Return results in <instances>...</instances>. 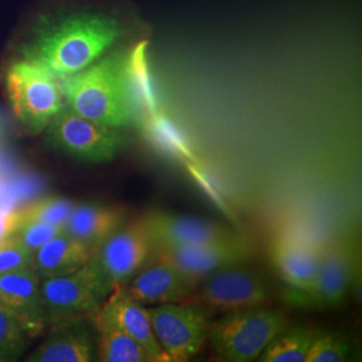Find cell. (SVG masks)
I'll list each match as a JSON object with an SVG mask.
<instances>
[{
	"label": "cell",
	"instance_id": "13",
	"mask_svg": "<svg viewBox=\"0 0 362 362\" xmlns=\"http://www.w3.org/2000/svg\"><path fill=\"white\" fill-rule=\"evenodd\" d=\"M0 308L37 337L49 326L40 294V278L34 269L0 274Z\"/></svg>",
	"mask_w": 362,
	"mask_h": 362
},
{
	"label": "cell",
	"instance_id": "17",
	"mask_svg": "<svg viewBox=\"0 0 362 362\" xmlns=\"http://www.w3.org/2000/svg\"><path fill=\"white\" fill-rule=\"evenodd\" d=\"M322 251L306 239L282 233L270 245V259L288 287L303 288L310 285L318 272Z\"/></svg>",
	"mask_w": 362,
	"mask_h": 362
},
{
	"label": "cell",
	"instance_id": "12",
	"mask_svg": "<svg viewBox=\"0 0 362 362\" xmlns=\"http://www.w3.org/2000/svg\"><path fill=\"white\" fill-rule=\"evenodd\" d=\"M91 320L93 322L112 325L134 338L149 354L152 362H167L156 338L148 308L130 297L125 285L117 286Z\"/></svg>",
	"mask_w": 362,
	"mask_h": 362
},
{
	"label": "cell",
	"instance_id": "20",
	"mask_svg": "<svg viewBox=\"0 0 362 362\" xmlns=\"http://www.w3.org/2000/svg\"><path fill=\"white\" fill-rule=\"evenodd\" d=\"M97 330V360L101 362H152L149 354L132 337L115 326L93 322Z\"/></svg>",
	"mask_w": 362,
	"mask_h": 362
},
{
	"label": "cell",
	"instance_id": "5",
	"mask_svg": "<svg viewBox=\"0 0 362 362\" xmlns=\"http://www.w3.org/2000/svg\"><path fill=\"white\" fill-rule=\"evenodd\" d=\"M113 288L89 259L76 272L40 279V294L47 325L93 318Z\"/></svg>",
	"mask_w": 362,
	"mask_h": 362
},
{
	"label": "cell",
	"instance_id": "10",
	"mask_svg": "<svg viewBox=\"0 0 362 362\" xmlns=\"http://www.w3.org/2000/svg\"><path fill=\"white\" fill-rule=\"evenodd\" d=\"M153 251L143 218L119 227L93 250L91 259L115 290L143 269Z\"/></svg>",
	"mask_w": 362,
	"mask_h": 362
},
{
	"label": "cell",
	"instance_id": "25",
	"mask_svg": "<svg viewBox=\"0 0 362 362\" xmlns=\"http://www.w3.org/2000/svg\"><path fill=\"white\" fill-rule=\"evenodd\" d=\"M33 259L34 254L15 233L0 242V274L33 269Z\"/></svg>",
	"mask_w": 362,
	"mask_h": 362
},
{
	"label": "cell",
	"instance_id": "26",
	"mask_svg": "<svg viewBox=\"0 0 362 362\" xmlns=\"http://www.w3.org/2000/svg\"><path fill=\"white\" fill-rule=\"evenodd\" d=\"M64 233L62 226H54L40 221H25L18 223L13 233L34 254L39 247L43 246L57 235Z\"/></svg>",
	"mask_w": 362,
	"mask_h": 362
},
{
	"label": "cell",
	"instance_id": "9",
	"mask_svg": "<svg viewBox=\"0 0 362 362\" xmlns=\"http://www.w3.org/2000/svg\"><path fill=\"white\" fill-rule=\"evenodd\" d=\"M356 270L354 250L345 239L324 248L322 258L310 285L288 287L286 299L298 308L332 309L348 296Z\"/></svg>",
	"mask_w": 362,
	"mask_h": 362
},
{
	"label": "cell",
	"instance_id": "15",
	"mask_svg": "<svg viewBox=\"0 0 362 362\" xmlns=\"http://www.w3.org/2000/svg\"><path fill=\"white\" fill-rule=\"evenodd\" d=\"M97 330L91 318L52 325L46 339L25 361L90 362L97 360Z\"/></svg>",
	"mask_w": 362,
	"mask_h": 362
},
{
	"label": "cell",
	"instance_id": "8",
	"mask_svg": "<svg viewBox=\"0 0 362 362\" xmlns=\"http://www.w3.org/2000/svg\"><path fill=\"white\" fill-rule=\"evenodd\" d=\"M269 300L270 290L266 282L238 264L211 272L184 302L202 306L214 314L260 308Z\"/></svg>",
	"mask_w": 362,
	"mask_h": 362
},
{
	"label": "cell",
	"instance_id": "21",
	"mask_svg": "<svg viewBox=\"0 0 362 362\" xmlns=\"http://www.w3.org/2000/svg\"><path fill=\"white\" fill-rule=\"evenodd\" d=\"M315 330L286 327L272 338L259 356L262 362H305Z\"/></svg>",
	"mask_w": 362,
	"mask_h": 362
},
{
	"label": "cell",
	"instance_id": "18",
	"mask_svg": "<svg viewBox=\"0 0 362 362\" xmlns=\"http://www.w3.org/2000/svg\"><path fill=\"white\" fill-rule=\"evenodd\" d=\"M124 220L125 211L122 208L77 204L64 224V233L94 250L118 230Z\"/></svg>",
	"mask_w": 362,
	"mask_h": 362
},
{
	"label": "cell",
	"instance_id": "3",
	"mask_svg": "<svg viewBox=\"0 0 362 362\" xmlns=\"http://www.w3.org/2000/svg\"><path fill=\"white\" fill-rule=\"evenodd\" d=\"M287 324L284 311L263 306L227 311L211 322L208 339L219 361H255Z\"/></svg>",
	"mask_w": 362,
	"mask_h": 362
},
{
	"label": "cell",
	"instance_id": "24",
	"mask_svg": "<svg viewBox=\"0 0 362 362\" xmlns=\"http://www.w3.org/2000/svg\"><path fill=\"white\" fill-rule=\"evenodd\" d=\"M350 354V345L342 337L315 332L305 362L346 361Z\"/></svg>",
	"mask_w": 362,
	"mask_h": 362
},
{
	"label": "cell",
	"instance_id": "14",
	"mask_svg": "<svg viewBox=\"0 0 362 362\" xmlns=\"http://www.w3.org/2000/svg\"><path fill=\"white\" fill-rule=\"evenodd\" d=\"M155 248L188 247L223 242L235 238L219 224L208 220L173 215L167 212H151L143 218Z\"/></svg>",
	"mask_w": 362,
	"mask_h": 362
},
{
	"label": "cell",
	"instance_id": "22",
	"mask_svg": "<svg viewBox=\"0 0 362 362\" xmlns=\"http://www.w3.org/2000/svg\"><path fill=\"white\" fill-rule=\"evenodd\" d=\"M77 204L65 197L47 196L35 200L23 208L15 209L16 224L25 221H40L54 226H62L69 219L71 211Z\"/></svg>",
	"mask_w": 362,
	"mask_h": 362
},
{
	"label": "cell",
	"instance_id": "4",
	"mask_svg": "<svg viewBox=\"0 0 362 362\" xmlns=\"http://www.w3.org/2000/svg\"><path fill=\"white\" fill-rule=\"evenodd\" d=\"M4 88L13 115L33 133L46 129L65 106L59 78L22 58L6 69Z\"/></svg>",
	"mask_w": 362,
	"mask_h": 362
},
{
	"label": "cell",
	"instance_id": "27",
	"mask_svg": "<svg viewBox=\"0 0 362 362\" xmlns=\"http://www.w3.org/2000/svg\"><path fill=\"white\" fill-rule=\"evenodd\" d=\"M16 227V212L15 209L0 211V242L13 233Z\"/></svg>",
	"mask_w": 362,
	"mask_h": 362
},
{
	"label": "cell",
	"instance_id": "16",
	"mask_svg": "<svg viewBox=\"0 0 362 362\" xmlns=\"http://www.w3.org/2000/svg\"><path fill=\"white\" fill-rule=\"evenodd\" d=\"M196 286L180 272L161 262H153L125 284L130 297L144 306L184 302Z\"/></svg>",
	"mask_w": 362,
	"mask_h": 362
},
{
	"label": "cell",
	"instance_id": "11",
	"mask_svg": "<svg viewBox=\"0 0 362 362\" xmlns=\"http://www.w3.org/2000/svg\"><path fill=\"white\" fill-rule=\"evenodd\" d=\"M248 252L250 247L246 242L235 236L228 240L199 246L155 248L149 259L169 264L197 286L211 272L242 264Z\"/></svg>",
	"mask_w": 362,
	"mask_h": 362
},
{
	"label": "cell",
	"instance_id": "23",
	"mask_svg": "<svg viewBox=\"0 0 362 362\" xmlns=\"http://www.w3.org/2000/svg\"><path fill=\"white\" fill-rule=\"evenodd\" d=\"M31 337L0 308V362L16 361L26 351Z\"/></svg>",
	"mask_w": 362,
	"mask_h": 362
},
{
	"label": "cell",
	"instance_id": "7",
	"mask_svg": "<svg viewBox=\"0 0 362 362\" xmlns=\"http://www.w3.org/2000/svg\"><path fill=\"white\" fill-rule=\"evenodd\" d=\"M146 308L167 362L189 361L203 349L212 322L211 311L185 302Z\"/></svg>",
	"mask_w": 362,
	"mask_h": 362
},
{
	"label": "cell",
	"instance_id": "6",
	"mask_svg": "<svg viewBox=\"0 0 362 362\" xmlns=\"http://www.w3.org/2000/svg\"><path fill=\"white\" fill-rule=\"evenodd\" d=\"M45 132L47 143L55 149L97 164L112 161L125 143L119 128L79 116L66 105Z\"/></svg>",
	"mask_w": 362,
	"mask_h": 362
},
{
	"label": "cell",
	"instance_id": "2",
	"mask_svg": "<svg viewBox=\"0 0 362 362\" xmlns=\"http://www.w3.org/2000/svg\"><path fill=\"white\" fill-rule=\"evenodd\" d=\"M59 81L66 106L79 116L113 128H124L136 121L128 58L122 52L100 58L89 67Z\"/></svg>",
	"mask_w": 362,
	"mask_h": 362
},
{
	"label": "cell",
	"instance_id": "1",
	"mask_svg": "<svg viewBox=\"0 0 362 362\" xmlns=\"http://www.w3.org/2000/svg\"><path fill=\"white\" fill-rule=\"evenodd\" d=\"M122 37L118 21L104 13L42 16L21 47V58L65 78L93 65Z\"/></svg>",
	"mask_w": 362,
	"mask_h": 362
},
{
	"label": "cell",
	"instance_id": "19",
	"mask_svg": "<svg viewBox=\"0 0 362 362\" xmlns=\"http://www.w3.org/2000/svg\"><path fill=\"white\" fill-rule=\"evenodd\" d=\"M91 254L90 247L67 233H59L34 252L33 269L40 279L61 276L81 269Z\"/></svg>",
	"mask_w": 362,
	"mask_h": 362
}]
</instances>
